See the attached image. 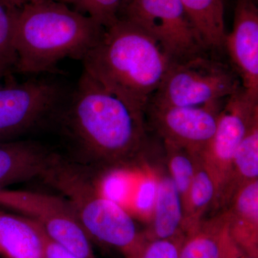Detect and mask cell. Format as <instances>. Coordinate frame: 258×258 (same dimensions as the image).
I'll return each instance as SVG.
<instances>
[{
  "label": "cell",
  "mask_w": 258,
  "mask_h": 258,
  "mask_svg": "<svg viewBox=\"0 0 258 258\" xmlns=\"http://www.w3.org/2000/svg\"><path fill=\"white\" fill-rule=\"evenodd\" d=\"M69 137L85 157L112 170L147 149L144 112L135 109L83 71L63 112Z\"/></svg>",
  "instance_id": "cell-1"
},
{
  "label": "cell",
  "mask_w": 258,
  "mask_h": 258,
  "mask_svg": "<svg viewBox=\"0 0 258 258\" xmlns=\"http://www.w3.org/2000/svg\"><path fill=\"white\" fill-rule=\"evenodd\" d=\"M82 62L102 86L145 113L173 61L152 37L120 18L103 29Z\"/></svg>",
  "instance_id": "cell-2"
},
{
  "label": "cell",
  "mask_w": 258,
  "mask_h": 258,
  "mask_svg": "<svg viewBox=\"0 0 258 258\" xmlns=\"http://www.w3.org/2000/svg\"><path fill=\"white\" fill-rule=\"evenodd\" d=\"M103 29L93 19L61 2L24 5L19 8L15 27L14 71L54 73L64 59L83 60Z\"/></svg>",
  "instance_id": "cell-3"
},
{
  "label": "cell",
  "mask_w": 258,
  "mask_h": 258,
  "mask_svg": "<svg viewBox=\"0 0 258 258\" xmlns=\"http://www.w3.org/2000/svg\"><path fill=\"white\" fill-rule=\"evenodd\" d=\"M66 196L90 237L120 251L125 258H139L147 244L144 233L121 205L102 195L76 166L60 157L42 176Z\"/></svg>",
  "instance_id": "cell-4"
},
{
  "label": "cell",
  "mask_w": 258,
  "mask_h": 258,
  "mask_svg": "<svg viewBox=\"0 0 258 258\" xmlns=\"http://www.w3.org/2000/svg\"><path fill=\"white\" fill-rule=\"evenodd\" d=\"M241 89L232 68L204 54L173 62L148 105L208 106L222 103Z\"/></svg>",
  "instance_id": "cell-5"
},
{
  "label": "cell",
  "mask_w": 258,
  "mask_h": 258,
  "mask_svg": "<svg viewBox=\"0 0 258 258\" xmlns=\"http://www.w3.org/2000/svg\"><path fill=\"white\" fill-rule=\"evenodd\" d=\"M120 18L152 37L173 62L209 51L180 0H130Z\"/></svg>",
  "instance_id": "cell-6"
},
{
  "label": "cell",
  "mask_w": 258,
  "mask_h": 258,
  "mask_svg": "<svg viewBox=\"0 0 258 258\" xmlns=\"http://www.w3.org/2000/svg\"><path fill=\"white\" fill-rule=\"evenodd\" d=\"M0 205L37 222L49 237L80 258H96L90 237L66 198L47 194L0 189Z\"/></svg>",
  "instance_id": "cell-7"
},
{
  "label": "cell",
  "mask_w": 258,
  "mask_h": 258,
  "mask_svg": "<svg viewBox=\"0 0 258 258\" xmlns=\"http://www.w3.org/2000/svg\"><path fill=\"white\" fill-rule=\"evenodd\" d=\"M66 91L47 79L0 84V142L16 140L62 108Z\"/></svg>",
  "instance_id": "cell-8"
},
{
  "label": "cell",
  "mask_w": 258,
  "mask_h": 258,
  "mask_svg": "<svg viewBox=\"0 0 258 258\" xmlns=\"http://www.w3.org/2000/svg\"><path fill=\"white\" fill-rule=\"evenodd\" d=\"M258 118V99L243 88L225 100L219 113L216 131L200 157L217 185L219 205L230 179L237 148L254 120Z\"/></svg>",
  "instance_id": "cell-9"
},
{
  "label": "cell",
  "mask_w": 258,
  "mask_h": 258,
  "mask_svg": "<svg viewBox=\"0 0 258 258\" xmlns=\"http://www.w3.org/2000/svg\"><path fill=\"white\" fill-rule=\"evenodd\" d=\"M222 103L203 106L148 105L151 120L164 142L200 155L216 131Z\"/></svg>",
  "instance_id": "cell-10"
},
{
  "label": "cell",
  "mask_w": 258,
  "mask_h": 258,
  "mask_svg": "<svg viewBox=\"0 0 258 258\" xmlns=\"http://www.w3.org/2000/svg\"><path fill=\"white\" fill-rule=\"evenodd\" d=\"M224 50L244 91L258 99V10L254 0H238L233 29L226 35Z\"/></svg>",
  "instance_id": "cell-11"
},
{
  "label": "cell",
  "mask_w": 258,
  "mask_h": 258,
  "mask_svg": "<svg viewBox=\"0 0 258 258\" xmlns=\"http://www.w3.org/2000/svg\"><path fill=\"white\" fill-rule=\"evenodd\" d=\"M58 157L41 144L30 141L0 142V189L42 178Z\"/></svg>",
  "instance_id": "cell-12"
},
{
  "label": "cell",
  "mask_w": 258,
  "mask_h": 258,
  "mask_svg": "<svg viewBox=\"0 0 258 258\" xmlns=\"http://www.w3.org/2000/svg\"><path fill=\"white\" fill-rule=\"evenodd\" d=\"M227 205L222 215L231 238L250 257L258 258V180L242 186Z\"/></svg>",
  "instance_id": "cell-13"
},
{
  "label": "cell",
  "mask_w": 258,
  "mask_h": 258,
  "mask_svg": "<svg viewBox=\"0 0 258 258\" xmlns=\"http://www.w3.org/2000/svg\"><path fill=\"white\" fill-rule=\"evenodd\" d=\"M0 254L7 258H43L41 226L0 210Z\"/></svg>",
  "instance_id": "cell-14"
},
{
  "label": "cell",
  "mask_w": 258,
  "mask_h": 258,
  "mask_svg": "<svg viewBox=\"0 0 258 258\" xmlns=\"http://www.w3.org/2000/svg\"><path fill=\"white\" fill-rule=\"evenodd\" d=\"M184 209L179 191L169 176L157 181V194L150 229L144 234L146 240L171 239L184 236Z\"/></svg>",
  "instance_id": "cell-15"
},
{
  "label": "cell",
  "mask_w": 258,
  "mask_h": 258,
  "mask_svg": "<svg viewBox=\"0 0 258 258\" xmlns=\"http://www.w3.org/2000/svg\"><path fill=\"white\" fill-rule=\"evenodd\" d=\"M209 51L224 50L226 34L223 0H180Z\"/></svg>",
  "instance_id": "cell-16"
},
{
  "label": "cell",
  "mask_w": 258,
  "mask_h": 258,
  "mask_svg": "<svg viewBox=\"0 0 258 258\" xmlns=\"http://www.w3.org/2000/svg\"><path fill=\"white\" fill-rule=\"evenodd\" d=\"M258 180V118L254 120L237 148L230 179L220 205H226L244 185Z\"/></svg>",
  "instance_id": "cell-17"
},
{
  "label": "cell",
  "mask_w": 258,
  "mask_h": 258,
  "mask_svg": "<svg viewBox=\"0 0 258 258\" xmlns=\"http://www.w3.org/2000/svg\"><path fill=\"white\" fill-rule=\"evenodd\" d=\"M216 183L203 159L198 155L195 174L184 209V234L193 230L202 221L205 212L216 203Z\"/></svg>",
  "instance_id": "cell-18"
},
{
  "label": "cell",
  "mask_w": 258,
  "mask_h": 258,
  "mask_svg": "<svg viewBox=\"0 0 258 258\" xmlns=\"http://www.w3.org/2000/svg\"><path fill=\"white\" fill-rule=\"evenodd\" d=\"M226 229L222 215L208 221L203 220L185 234L179 258H220Z\"/></svg>",
  "instance_id": "cell-19"
},
{
  "label": "cell",
  "mask_w": 258,
  "mask_h": 258,
  "mask_svg": "<svg viewBox=\"0 0 258 258\" xmlns=\"http://www.w3.org/2000/svg\"><path fill=\"white\" fill-rule=\"evenodd\" d=\"M164 147L170 174L169 176L179 191L183 209H184L195 174L198 154L168 142H164Z\"/></svg>",
  "instance_id": "cell-20"
},
{
  "label": "cell",
  "mask_w": 258,
  "mask_h": 258,
  "mask_svg": "<svg viewBox=\"0 0 258 258\" xmlns=\"http://www.w3.org/2000/svg\"><path fill=\"white\" fill-rule=\"evenodd\" d=\"M18 7L8 0H0V77L14 71L17 56L15 33Z\"/></svg>",
  "instance_id": "cell-21"
},
{
  "label": "cell",
  "mask_w": 258,
  "mask_h": 258,
  "mask_svg": "<svg viewBox=\"0 0 258 258\" xmlns=\"http://www.w3.org/2000/svg\"><path fill=\"white\" fill-rule=\"evenodd\" d=\"M61 3L87 15L104 28L118 20L123 9V0H61Z\"/></svg>",
  "instance_id": "cell-22"
},
{
  "label": "cell",
  "mask_w": 258,
  "mask_h": 258,
  "mask_svg": "<svg viewBox=\"0 0 258 258\" xmlns=\"http://www.w3.org/2000/svg\"><path fill=\"white\" fill-rule=\"evenodd\" d=\"M128 189V179L123 171L122 169H115L103 179L100 191L106 198L122 206L127 198Z\"/></svg>",
  "instance_id": "cell-23"
},
{
  "label": "cell",
  "mask_w": 258,
  "mask_h": 258,
  "mask_svg": "<svg viewBox=\"0 0 258 258\" xmlns=\"http://www.w3.org/2000/svg\"><path fill=\"white\" fill-rule=\"evenodd\" d=\"M184 237L148 241L139 258H179Z\"/></svg>",
  "instance_id": "cell-24"
},
{
  "label": "cell",
  "mask_w": 258,
  "mask_h": 258,
  "mask_svg": "<svg viewBox=\"0 0 258 258\" xmlns=\"http://www.w3.org/2000/svg\"><path fill=\"white\" fill-rule=\"evenodd\" d=\"M157 194V181L154 178H146L139 184L134 200V208L144 216L153 213Z\"/></svg>",
  "instance_id": "cell-25"
},
{
  "label": "cell",
  "mask_w": 258,
  "mask_h": 258,
  "mask_svg": "<svg viewBox=\"0 0 258 258\" xmlns=\"http://www.w3.org/2000/svg\"><path fill=\"white\" fill-rule=\"evenodd\" d=\"M42 254H43V258H80L74 252L51 239L45 233L43 229H42Z\"/></svg>",
  "instance_id": "cell-26"
},
{
  "label": "cell",
  "mask_w": 258,
  "mask_h": 258,
  "mask_svg": "<svg viewBox=\"0 0 258 258\" xmlns=\"http://www.w3.org/2000/svg\"><path fill=\"white\" fill-rule=\"evenodd\" d=\"M220 258H253L244 252L242 249L234 242L229 235L228 230L226 229L222 241L221 251Z\"/></svg>",
  "instance_id": "cell-27"
},
{
  "label": "cell",
  "mask_w": 258,
  "mask_h": 258,
  "mask_svg": "<svg viewBox=\"0 0 258 258\" xmlns=\"http://www.w3.org/2000/svg\"><path fill=\"white\" fill-rule=\"evenodd\" d=\"M15 4L18 8H21L24 5L28 4V3H37V2L41 1H58L61 2V0H15Z\"/></svg>",
  "instance_id": "cell-28"
},
{
  "label": "cell",
  "mask_w": 258,
  "mask_h": 258,
  "mask_svg": "<svg viewBox=\"0 0 258 258\" xmlns=\"http://www.w3.org/2000/svg\"><path fill=\"white\" fill-rule=\"evenodd\" d=\"M130 2V0H123V9H124V8L125 6H126V5L128 4V3ZM123 12V11H122ZM122 14V13H121Z\"/></svg>",
  "instance_id": "cell-29"
},
{
  "label": "cell",
  "mask_w": 258,
  "mask_h": 258,
  "mask_svg": "<svg viewBox=\"0 0 258 258\" xmlns=\"http://www.w3.org/2000/svg\"><path fill=\"white\" fill-rule=\"evenodd\" d=\"M8 1L10 2V3H12V4H13L15 5V6H17L16 4H15V0H8ZM18 7V6H17Z\"/></svg>",
  "instance_id": "cell-30"
},
{
  "label": "cell",
  "mask_w": 258,
  "mask_h": 258,
  "mask_svg": "<svg viewBox=\"0 0 258 258\" xmlns=\"http://www.w3.org/2000/svg\"><path fill=\"white\" fill-rule=\"evenodd\" d=\"M2 79V78H1V77H0V79Z\"/></svg>",
  "instance_id": "cell-31"
},
{
  "label": "cell",
  "mask_w": 258,
  "mask_h": 258,
  "mask_svg": "<svg viewBox=\"0 0 258 258\" xmlns=\"http://www.w3.org/2000/svg\"></svg>",
  "instance_id": "cell-32"
},
{
  "label": "cell",
  "mask_w": 258,
  "mask_h": 258,
  "mask_svg": "<svg viewBox=\"0 0 258 258\" xmlns=\"http://www.w3.org/2000/svg\"><path fill=\"white\" fill-rule=\"evenodd\" d=\"M254 1H255V0H254Z\"/></svg>",
  "instance_id": "cell-33"
}]
</instances>
